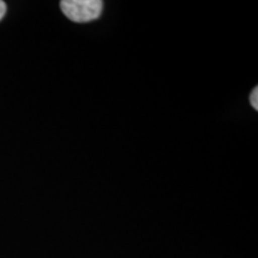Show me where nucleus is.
I'll return each instance as SVG.
<instances>
[{"label": "nucleus", "mask_w": 258, "mask_h": 258, "mask_svg": "<svg viewBox=\"0 0 258 258\" xmlns=\"http://www.w3.org/2000/svg\"><path fill=\"white\" fill-rule=\"evenodd\" d=\"M61 11L67 18L76 23H88L101 16L103 2L101 0H62Z\"/></svg>", "instance_id": "1"}, {"label": "nucleus", "mask_w": 258, "mask_h": 258, "mask_svg": "<svg viewBox=\"0 0 258 258\" xmlns=\"http://www.w3.org/2000/svg\"><path fill=\"white\" fill-rule=\"evenodd\" d=\"M250 103H251V105H252V108L254 109V110H257V109H258V88H257V86L252 90V92H251Z\"/></svg>", "instance_id": "2"}, {"label": "nucleus", "mask_w": 258, "mask_h": 258, "mask_svg": "<svg viewBox=\"0 0 258 258\" xmlns=\"http://www.w3.org/2000/svg\"><path fill=\"white\" fill-rule=\"evenodd\" d=\"M5 14H6V4L4 2H2V0H0V21L4 18Z\"/></svg>", "instance_id": "3"}]
</instances>
